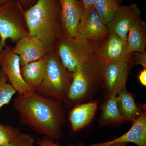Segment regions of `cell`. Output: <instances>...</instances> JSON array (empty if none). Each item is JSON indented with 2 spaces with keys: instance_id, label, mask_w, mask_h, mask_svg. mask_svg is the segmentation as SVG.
<instances>
[{
  "instance_id": "6da1fadb",
  "label": "cell",
  "mask_w": 146,
  "mask_h": 146,
  "mask_svg": "<svg viewBox=\"0 0 146 146\" xmlns=\"http://www.w3.org/2000/svg\"><path fill=\"white\" fill-rule=\"evenodd\" d=\"M13 105L22 124L52 140L63 138L65 116L62 102L33 91L18 94Z\"/></svg>"
},
{
  "instance_id": "7a4b0ae2",
  "label": "cell",
  "mask_w": 146,
  "mask_h": 146,
  "mask_svg": "<svg viewBox=\"0 0 146 146\" xmlns=\"http://www.w3.org/2000/svg\"><path fill=\"white\" fill-rule=\"evenodd\" d=\"M25 14L29 34L41 40L48 53L54 50L63 33L58 0H37Z\"/></svg>"
},
{
  "instance_id": "3957f363",
  "label": "cell",
  "mask_w": 146,
  "mask_h": 146,
  "mask_svg": "<svg viewBox=\"0 0 146 146\" xmlns=\"http://www.w3.org/2000/svg\"><path fill=\"white\" fill-rule=\"evenodd\" d=\"M104 63L97 57L82 64L72 74V80L64 104L74 106L91 99L102 86Z\"/></svg>"
},
{
  "instance_id": "277c9868",
  "label": "cell",
  "mask_w": 146,
  "mask_h": 146,
  "mask_svg": "<svg viewBox=\"0 0 146 146\" xmlns=\"http://www.w3.org/2000/svg\"><path fill=\"white\" fill-rule=\"evenodd\" d=\"M46 71L44 79L35 91L44 96L52 98L63 104L68 97L72 74L63 66L55 50L44 57Z\"/></svg>"
},
{
  "instance_id": "5b68a950",
  "label": "cell",
  "mask_w": 146,
  "mask_h": 146,
  "mask_svg": "<svg viewBox=\"0 0 146 146\" xmlns=\"http://www.w3.org/2000/svg\"><path fill=\"white\" fill-rule=\"evenodd\" d=\"M100 42L82 41L62 33L55 50L63 66L72 74L82 64L96 57V51Z\"/></svg>"
},
{
  "instance_id": "8992f818",
  "label": "cell",
  "mask_w": 146,
  "mask_h": 146,
  "mask_svg": "<svg viewBox=\"0 0 146 146\" xmlns=\"http://www.w3.org/2000/svg\"><path fill=\"white\" fill-rule=\"evenodd\" d=\"M25 12L21 4L14 0L0 6V52L7 39L16 43L29 34Z\"/></svg>"
},
{
  "instance_id": "52a82bcc",
  "label": "cell",
  "mask_w": 146,
  "mask_h": 146,
  "mask_svg": "<svg viewBox=\"0 0 146 146\" xmlns=\"http://www.w3.org/2000/svg\"><path fill=\"white\" fill-rule=\"evenodd\" d=\"M0 69L18 94L35 91L24 80L21 74L20 57L13 52L12 47L6 46L0 52Z\"/></svg>"
},
{
  "instance_id": "ba28073f",
  "label": "cell",
  "mask_w": 146,
  "mask_h": 146,
  "mask_svg": "<svg viewBox=\"0 0 146 146\" xmlns=\"http://www.w3.org/2000/svg\"><path fill=\"white\" fill-rule=\"evenodd\" d=\"M129 65L123 61H115L104 64L102 87L106 98L117 96L126 87Z\"/></svg>"
},
{
  "instance_id": "9c48e42d",
  "label": "cell",
  "mask_w": 146,
  "mask_h": 146,
  "mask_svg": "<svg viewBox=\"0 0 146 146\" xmlns=\"http://www.w3.org/2000/svg\"><path fill=\"white\" fill-rule=\"evenodd\" d=\"M96 56L102 63L123 61L133 64V55L127 51L126 42L115 34H108L100 42L96 51Z\"/></svg>"
},
{
  "instance_id": "30bf717a",
  "label": "cell",
  "mask_w": 146,
  "mask_h": 146,
  "mask_svg": "<svg viewBox=\"0 0 146 146\" xmlns=\"http://www.w3.org/2000/svg\"><path fill=\"white\" fill-rule=\"evenodd\" d=\"M104 23L94 7L83 9L75 38L82 41L100 42L107 36Z\"/></svg>"
},
{
  "instance_id": "8fae6325",
  "label": "cell",
  "mask_w": 146,
  "mask_h": 146,
  "mask_svg": "<svg viewBox=\"0 0 146 146\" xmlns=\"http://www.w3.org/2000/svg\"><path fill=\"white\" fill-rule=\"evenodd\" d=\"M141 11L136 4L120 5L112 20L106 25L108 33L117 35L127 43L129 31L141 17Z\"/></svg>"
},
{
  "instance_id": "7c38bea8",
  "label": "cell",
  "mask_w": 146,
  "mask_h": 146,
  "mask_svg": "<svg viewBox=\"0 0 146 146\" xmlns=\"http://www.w3.org/2000/svg\"><path fill=\"white\" fill-rule=\"evenodd\" d=\"M12 50L19 56L21 67L44 57L48 53L42 41L29 34L18 40Z\"/></svg>"
},
{
  "instance_id": "4fadbf2b",
  "label": "cell",
  "mask_w": 146,
  "mask_h": 146,
  "mask_svg": "<svg viewBox=\"0 0 146 146\" xmlns=\"http://www.w3.org/2000/svg\"><path fill=\"white\" fill-rule=\"evenodd\" d=\"M60 7V21L63 34L75 38L82 11L83 4L78 0H58Z\"/></svg>"
},
{
  "instance_id": "5bb4252c",
  "label": "cell",
  "mask_w": 146,
  "mask_h": 146,
  "mask_svg": "<svg viewBox=\"0 0 146 146\" xmlns=\"http://www.w3.org/2000/svg\"><path fill=\"white\" fill-rule=\"evenodd\" d=\"M126 133L111 141L92 144L90 146H106L116 143H133L138 146H146V112L144 111L134 120Z\"/></svg>"
},
{
  "instance_id": "9a60e30c",
  "label": "cell",
  "mask_w": 146,
  "mask_h": 146,
  "mask_svg": "<svg viewBox=\"0 0 146 146\" xmlns=\"http://www.w3.org/2000/svg\"><path fill=\"white\" fill-rule=\"evenodd\" d=\"M98 107L97 101L82 103L73 106L69 116L72 131L77 132L89 125L96 115Z\"/></svg>"
},
{
  "instance_id": "2e32d148",
  "label": "cell",
  "mask_w": 146,
  "mask_h": 146,
  "mask_svg": "<svg viewBox=\"0 0 146 146\" xmlns=\"http://www.w3.org/2000/svg\"><path fill=\"white\" fill-rule=\"evenodd\" d=\"M127 51L129 54L133 52H144L146 47V25L141 17L129 29L127 39Z\"/></svg>"
},
{
  "instance_id": "e0dca14e",
  "label": "cell",
  "mask_w": 146,
  "mask_h": 146,
  "mask_svg": "<svg viewBox=\"0 0 146 146\" xmlns=\"http://www.w3.org/2000/svg\"><path fill=\"white\" fill-rule=\"evenodd\" d=\"M101 106V114L98 121L100 127L111 124L119 123L126 121H131L129 118L121 114L117 104V96L106 98Z\"/></svg>"
},
{
  "instance_id": "ac0fdd59",
  "label": "cell",
  "mask_w": 146,
  "mask_h": 146,
  "mask_svg": "<svg viewBox=\"0 0 146 146\" xmlns=\"http://www.w3.org/2000/svg\"><path fill=\"white\" fill-rule=\"evenodd\" d=\"M46 65V61L44 57L21 67V74L24 80L35 90L44 79Z\"/></svg>"
},
{
  "instance_id": "d6986e66",
  "label": "cell",
  "mask_w": 146,
  "mask_h": 146,
  "mask_svg": "<svg viewBox=\"0 0 146 146\" xmlns=\"http://www.w3.org/2000/svg\"><path fill=\"white\" fill-rule=\"evenodd\" d=\"M118 95L117 104L119 111L133 122L143 112V110L137 106L133 96L128 92L126 87Z\"/></svg>"
},
{
  "instance_id": "ffe728a7",
  "label": "cell",
  "mask_w": 146,
  "mask_h": 146,
  "mask_svg": "<svg viewBox=\"0 0 146 146\" xmlns=\"http://www.w3.org/2000/svg\"><path fill=\"white\" fill-rule=\"evenodd\" d=\"M120 6L118 0H95L93 5L94 9L106 25L112 20Z\"/></svg>"
},
{
  "instance_id": "44dd1931",
  "label": "cell",
  "mask_w": 146,
  "mask_h": 146,
  "mask_svg": "<svg viewBox=\"0 0 146 146\" xmlns=\"http://www.w3.org/2000/svg\"><path fill=\"white\" fill-rule=\"evenodd\" d=\"M16 93V89L9 83L4 73L0 69V110L10 102Z\"/></svg>"
},
{
  "instance_id": "7402d4cb",
  "label": "cell",
  "mask_w": 146,
  "mask_h": 146,
  "mask_svg": "<svg viewBox=\"0 0 146 146\" xmlns=\"http://www.w3.org/2000/svg\"><path fill=\"white\" fill-rule=\"evenodd\" d=\"M21 133L18 128L0 123V146L9 143Z\"/></svg>"
},
{
  "instance_id": "603a6c76",
  "label": "cell",
  "mask_w": 146,
  "mask_h": 146,
  "mask_svg": "<svg viewBox=\"0 0 146 146\" xmlns=\"http://www.w3.org/2000/svg\"><path fill=\"white\" fill-rule=\"evenodd\" d=\"M35 140L29 133H21L9 143L4 146H35Z\"/></svg>"
},
{
  "instance_id": "cb8c5ba5",
  "label": "cell",
  "mask_w": 146,
  "mask_h": 146,
  "mask_svg": "<svg viewBox=\"0 0 146 146\" xmlns=\"http://www.w3.org/2000/svg\"><path fill=\"white\" fill-rule=\"evenodd\" d=\"M133 64L142 65L144 68H146V52L133 53Z\"/></svg>"
},
{
  "instance_id": "d4e9b609",
  "label": "cell",
  "mask_w": 146,
  "mask_h": 146,
  "mask_svg": "<svg viewBox=\"0 0 146 146\" xmlns=\"http://www.w3.org/2000/svg\"><path fill=\"white\" fill-rule=\"evenodd\" d=\"M35 143L39 146H61L60 144L54 142L53 140L45 136L38 138L35 140ZM68 146H76L74 144H71Z\"/></svg>"
},
{
  "instance_id": "484cf974",
  "label": "cell",
  "mask_w": 146,
  "mask_h": 146,
  "mask_svg": "<svg viewBox=\"0 0 146 146\" xmlns=\"http://www.w3.org/2000/svg\"><path fill=\"white\" fill-rule=\"evenodd\" d=\"M138 79L142 85L146 86V68L141 70L138 76Z\"/></svg>"
},
{
  "instance_id": "4316f807",
  "label": "cell",
  "mask_w": 146,
  "mask_h": 146,
  "mask_svg": "<svg viewBox=\"0 0 146 146\" xmlns=\"http://www.w3.org/2000/svg\"><path fill=\"white\" fill-rule=\"evenodd\" d=\"M95 0H82L83 4V9H88L93 7Z\"/></svg>"
},
{
  "instance_id": "83f0119b",
  "label": "cell",
  "mask_w": 146,
  "mask_h": 146,
  "mask_svg": "<svg viewBox=\"0 0 146 146\" xmlns=\"http://www.w3.org/2000/svg\"><path fill=\"white\" fill-rule=\"evenodd\" d=\"M14 1L18 2L21 4H24L31 6L36 2L37 0H14Z\"/></svg>"
},
{
  "instance_id": "f1b7e54d",
  "label": "cell",
  "mask_w": 146,
  "mask_h": 146,
  "mask_svg": "<svg viewBox=\"0 0 146 146\" xmlns=\"http://www.w3.org/2000/svg\"><path fill=\"white\" fill-rule=\"evenodd\" d=\"M127 145V143H116L106 146H126Z\"/></svg>"
},
{
  "instance_id": "f546056e",
  "label": "cell",
  "mask_w": 146,
  "mask_h": 146,
  "mask_svg": "<svg viewBox=\"0 0 146 146\" xmlns=\"http://www.w3.org/2000/svg\"><path fill=\"white\" fill-rule=\"evenodd\" d=\"M9 0H0V6L5 4L6 3L8 2Z\"/></svg>"
},
{
  "instance_id": "4dcf8cb0",
  "label": "cell",
  "mask_w": 146,
  "mask_h": 146,
  "mask_svg": "<svg viewBox=\"0 0 146 146\" xmlns=\"http://www.w3.org/2000/svg\"><path fill=\"white\" fill-rule=\"evenodd\" d=\"M76 146H86V145L82 142H79L76 145Z\"/></svg>"
},
{
  "instance_id": "1f68e13d",
  "label": "cell",
  "mask_w": 146,
  "mask_h": 146,
  "mask_svg": "<svg viewBox=\"0 0 146 146\" xmlns=\"http://www.w3.org/2000/svg\"><path fill=\"white\" fill-rule=\"evenodd\" d=\"M118 1H121V0H118Z\"/></svg>"
},
{
  "instance_id": "d6a6232c",
  "label": "cell",
  "mask_w": 146,
  "mask_h": 146,
  "mask_svg": "<svg viewBox=\"0 0 146 146\" xmlns=\"http://www.w3.org/2000/svg\"><path fill=\"white\" fill-rule=\"evenodd\" d=\"M130 1H132V0H130Z\"/></svg>"
}]
</instances>
